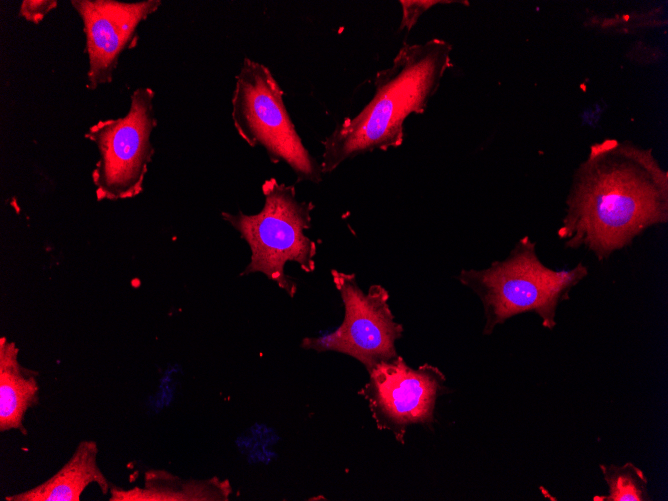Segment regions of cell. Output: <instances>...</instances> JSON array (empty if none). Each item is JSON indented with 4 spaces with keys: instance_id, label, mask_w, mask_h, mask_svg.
I'll return each mask as SVG.
<instances>
[{
    "instance_id": "1",
    "label": "cell",
    "mask_w": 668,
    "mask_h": 501,
    "mask_svg": "<svg viewBox=\"0 0 668 501\" xmlns=\"http://www.w3.org/2000/svg\"><path fill=\"white\" fill-rule=\"evenodd\" d=\"M558 237L599 261L668 220V173L651 149L608 139L577 169Z\"/></svg>"
},
{
    "instance_id": "2",
    "label": "cell",
    "mask_w": 668,
    "mask_h": 501,
    "mask_svg": "<svg viewBox=\"0 0 668 501\" xmlns=\"http://www.w3.org/2000/svg\"><path fill=\"white\" fill-rule=\"evenodd\" d=\"M451 49L448 42L436 38L403 45L391 66L377 72L371 101L325 139L322 173H331L365 152L399 147L404 121L412 113L424 112L450 66Z\"/></svg>"
},
{
    "instance_id": "3",
    "label": "cell",
    "mask_w": 668,
    "mask_h": 501,
    "mask_svg": "<svg viewBox=\"0 0 668 501\" xmlns=\"http://www.w3.org/2000/svg\"><path fill=\"white\" fill-rule=\"evenodd\" d=\"M587 275L588 268L582 262L569 270L544 265L536 243L525 236L504 260L481 270L464 269L457 279L480 298L485 316L483 334L490 335L496 326L526 312H534L543 327L552 330L559 304L569 299L571 290Z\"/></svg>"
},
{
    "instance_id": "4",
    "label": "cell",
    "mask_w": 668,
    "mask_h": 501,
    "mask_svg": "<svg viewBox=\"0 0 668 501\" xmlns=\"http://www.w3.org/2000/svg\"><path fill=\"white\" fill-rule=\"evenodd\" d=\"M262 193L265 200L259 213L223 212L222 217L250 247V262L242 275L260 272L292 298L297 284L286 274V263L295 262L308 273L315 269L316 244L305 234L314 205L299 201L294 186L275 178L264 181Z\"/></svg>"
},
{
    "instance_id": "5",
    "label": "cell",
    "mask_w": 668,
    "mask_h": 501,
    "mask_svg": "<svg viewBox=\"0 0 668 501\" xmlns=\"http://www.w3.org/2000/svg\"><path fill=\"white\" fill-rule=\"evenodd\" d=\"M284 92L263 64L244 58L232 95V120L251 147L262 146L272 162H284L300 180L318 183L321 164L302 143L283 101Z\"/></svg>"
},
{
    "instance_id": "6",
    "label": "cell",
    "mask_w": 668,
    "mask_h": 501,
    "mask_svg": "<svg viewBox=\"0 0 668 501\" xmlns=\"http://www.w3.org/2000/svg\"><path fill=\"white\" fill-rule=\"evenodd\" d=\"M154 97L151 88H137L124 116L100 120L85 133V138L94 142L99 151L92 171L98 201L129 199L142 192L154 154L151 143L157 125Z\"/></svg>"
},
{
    "instance_id": "7",
    "label": "cell",
    "mask_w": 668,
    "mask_h": 501,
    "mask_svg": "<svg viewBox=\"0 0 668 501\" xmlns=\"http://www.w3.org/2000/svg\"><path fill=\"white\" fill-rule=\"evenodd\" d=\"M331 275L343 302L344 319L331 333L304 338L302 348L349 355L367 371L397 357L395 342L403 326L394 319L387 290L375 284L364 292L354 274L331 270Z\"/></svg>"
},
{
    "instance_id": "8",
    "label": "cell",
    "mask_w": 668,
    "mask_h": 501,
    "mask_svg": "<svg viewBox=\"0 0 668 501\" xmlns=\"http://www.w3.org/2000/svg\"><path fill=\"white\" fill-rule=\"evenodd\" d=\"M368 373L358 393L367 401L377 428L390 431L400 444L410 425H432L437 399L451 392L439 368L425 363L414 369L399 355Z\"/></svg>"
},
{
    "instance_id": "9",
    "label": "cell",
    "mask_w": 668,
    "mask_h": 501,
    "mask_svg": "<svg viewBox=\"0 0 668 501\" xmlns=\"http://www.w3.org/2000/svg\"><path fill=\"white\" fill-rule=\"evenodd\" d=\"M83 22L88 57L87 88L111 83L119 57L136 44L137 28L161 5L160 0H72Z\"/></svg>"
},
{
    "instance_id": "10",
    "label": "cell",
    "mask_w": 668,
    "mask_h": 501,
    "mask_svg": "<svg viewBox=\"0 0 668 501\" xmlns=\"http://www.w3.org/2000/svg\"><path fill=\"white\" fill-rule=\"evenodd\" d=\"M95 441H81L70 459L50 478L33 488L6 496V501H80L90 484H97L103 494L110 485L98 466Z\"/></svg>"
},
{
    "instance_id": "11",
    "label": "cell",
    "mask_w": 668,
    "mask_h": 501,
    "mask_svg": "<svg viewBox=\"0 0 668 501\" xmlns=\"http://www.w3.org/2000/svg\"><path fill=\"white\" fill-rule=\"evenodd\" d=\"M15 342L0 339V431L27 434L25 414L39 402L38 373L18 361Z\"/></svg>"
},
{
    "instance_id": "12",
    "label": "cell",
    "mask_w": 668,
    "mask_h": 501,
    "mask_svg": "<svg viewBox=\"0 0 668 501\" xmlns=\"http://www.w3.org/2000/svg\"><path fill=\"white\" fill-rule=\"evenodd\" d=\"M110 501H202L227 500L231 488L214 477L204 481H181L161 470L145 473V486L122 489L110 487Z\"/></svg>"
},
{
    "instance_id": "13",
    "label": "cell",
    "mask_w": 668,
    "mask_h": 501,
    "mask_svg": "<svg viewBox=\"0 0 668 501\" xmlns=\"http://www.w3.org/2000/svg\"><path fill=\"white\" fill-rule=\"evenodd\" d=\"M600 470L608 486V495H597L594 501H650L648 479L644 472L631 462L624 465L600 464Z\"/></svg>"
},
{
    "instance_id": "14",
    "label": "cell",
    "mask_w": 668,
    "mask_h": 501,
    "mask_svg": "<svg viewBox=\"0 0 668 501\" xmlns=\"http://www.w3.org/2000/svg\"><path fill=\"white\" fill-rule=\"evenodd\" d=\"M56 7V0H24L19 15L28 22L39 24Z\"/></svg>"
},
{
    "instance_id": "15",
    "label": "cell",
    "mask_w": 668,
    "mask_h": 501,
    "mask_svg": "<svg viewBox=\"0 0 668 501\" xmlns=\"http://www.w3.org/2000/svg\"><path fill=\"white\" fill-rule=\"evenodd\" d=\"M403 8L401 29L410 30L424 11L440 1H400Z\"/></svg>"
}]
</instances>
